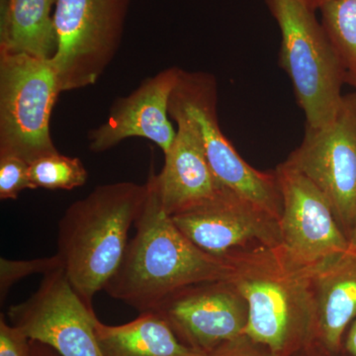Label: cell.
Masks as SVG:
<instances>
[{
  "mask_svg": "<svg viewBox=\"0 0 356 356\" xmlns=\"http://www.w3.org/2000/svg\"><path fill=\"white\" fill-rule=\"evenodd\" d=\"M170 118L187 122L220 182L280 222L282 200L275 172L245 163L220 127L216 79L205 72L180 70L168 104Z\"/></svg>",
  "mask_w": 356,
  "mask_h": 356,
  "instance_id": "5",
  "label": "cell"
},
{
  "mask_svg": "<svg viewBox=\"0 0 356 356\" xmlns=\"http://www.w3.org/2000/svg\"><path fill=\"white\" fill-rule=\"evenodd\" d=\"M285 161L325 194L350 238L356 219V92L343 96L331 123L306 127L301 144Z\"/></svg>",
  "mask_w": 356,
  "mask_h": 356,
  "instance_id": "8",
  "label": "cell"
},
{
  "mask_svg": "<svg viewBox=\"0 0 356 356\" xmlns=\"http://www.w3.org/2000/svg\"><path fill=\"white\" fill-rule=\"evenodd\" d=\"M346 83L350 84V86L356 89V74L348 72L346 74Z\"/></svg>",
  "mask_w": 356,
  "mask_h": 356,
  "instance_id": "26",
  "label": "cell"
},
{
  "mask_svg": "<svg viewBox=\"0 0 356 356\" xmlns=\"http://www.w3.org/2000/svg\"><path fill=\"white\" fill-rule=\"evenodd\" d=\"M228 280L248 305L243 336L273 356L286 353L315 329L313 271L299 266L281 245H254L225 257Z\"/></svg>",
  "mask_w": 356,
  "mask_h": 356,
  "instance_id": "3",
  "label": "cell"
},
{
  "mask_svg": "<svg viewBox=\"0 0 356 356\" xmlns=\"http://www.w3.org/2000/svg\"><path fill=\"white\" fill-rule=\"evenodd\" d=\"M62 261L56 254L50 257L30 259V261H13L0 259V302H6L7 295L18 281L24 280L32 274H47L62 267Z\"/></svg>",
  "mask_w": 356,
  "mask_h": 356,
  "instance_id": "20",
  "label": "cell"
},
{
  "mask_svg": "<svg viewBox=\"0 0 356 356\" xmlns=\"http://www.w3.org/2000/svg\"><path fill=\"white\" fill-rule=\"evenodd\" d=\"M96 337L103 356H207L187 346L156 311L140 313L120 325L95 322Z\"/></svg>",
  "mask_w": 356,
  "mask_h": 356,
  "instance_id": "16",
  "label": "cell"
},
{
  "mask_svg": "<svg viewBox=\"0 0 356 356\" xmlns=\"http://www.w3.org/2000/svg\"><path fill=\"white\" fill-rule=\"evenodd\" d=\"M302 1H303L309 8H311L312 10L316 11L318 10V9H321V7L324 6L325 2L329 1V0H302Z\"/></svg>",
  "mask_w": 356,
  "mask_h": 356,
  "instance_id": "25",
  "label": "cell"
},
{
  "mask_svg": "<svg viewBox=\"0 0 356 356\" xmlns=\"http://www.w3.org/2000/svg\"><path fill=\"white\" fill-rule=\"evenodd\" d=\"M350 242L356 245V219L355 222V226H353V233H351Z\"/></svg>",
  "mask_w": 356,
  "mask_h": 356,
  "instance_id": "27",
  "label": "cell"
},
{
  "mask_svg": "<svg viewBox=\"0 0 356 356\" xmlns=\"http://www.w3.org/2000/svg\"><path fill=\"white\" fill-rule=\"evenodd\" d=\"M30 339L0 316V356H31Z\"/></svg>",
  "mask_w": 356,
  "mask_h": 356,
  "instance_id": "22",
  "label": "cell"
},
{
  "mask_svg": "<svg viewBox=\"0 0 356 356\" xmlns=\"http://www.w3.org/2000/svg\"><path fill=\"white\" fill-rule=\"evenodd\" d=\"M154 311L180 341L206 355L243 337L248 323L247 302L227 280L182 288Z\"/></svg>",
  "mask_w": 356,
  "mask_h": 356,
  "instance_id": "11",
  "label": "cell"
},
{
  "mask_svg": "<svg viewBox=\"0 0 356 356\" xmlns=\"http://www.w3.org/2000/svg\"><path fill=\"white\" fill-rule=\"evenodd\" d=\"M172 219L196 247L220 259L254 245H281L280 222L229 189Z\"/></svg>",
  "mask_w": 356,
  "mask_h": 356,
  "instance_id": "12",
  "label": "cell"
},
{
  "mask_svg": "<svg viewBox=\"0 0 356 356\" xmlns=\"http://www.w3.org/2000/svg\"><path fill=\"white\" fill-rule=\"evenodd\" d=\"M8 317L30 341L50 346L60 356H103L95 311L77 294L63 266L44 274L37 291L11 306Z\"/></svg>",
  "mask_w": 356,
  "mask_h": 356,
  "instance_id": "10",
  "label": "cell"
},
{
  "mask_svg": "<svg viewBox=\"0 0 356 356\" xmlns=\"http://www.w3.org/2000/svg\"><path fill=\"white\" fill-rule=\"evenodd\" d=\"M257 346L259 344L250 341L248 337L243 336L222 344L207 356H264L257 350Z\"/></svg>",
  "mask_w": 356,
  "mask_h": 356,
  "instance_id": "23",
  "label": "cell"
},
{
  "mask_svg": "<svg viewBox=\"0 0 356 356\" xmlns=\"http://www.w3.org/2000/svg\"><path fill=\"white\" fill-rule=\"evenodd\" d=\"M266 1L280 26V67L291 81L306 127H325L341 105L348 72L315 11L302 0Z\"/></svg>",
  "mask_w": 356,
  "mask_h": 356,
  "instance_id": "4",
  "label": "cell"
},
{
  "mask_svg": "<svg viewBox=\"0 0 356 356\" xmlns=\"http://www.w3.org/2000/svg\"><path fill=\"white\" fill-rule=\"evenodd\" d=\"M130 0H56L57 51L50 60L62 92L97 83L120 47Z\"/></svg>",
  "mask_w": 356,
  "mask_h": 356,
  "instance_id": "7",
  "label": "cell"
},
{
  "mask_svg": "<svg viewBox=\"0 0 356 356\" xmlns=\"http://www.w3.org/2000/svg\"><path fill=\"white\" fill-rule=\"evenodd\" d=\"M147 182H115L97 186L70 204L58 222V252L67 280L93 309L97 292L118 270L128 234L147 197Z\"/></svg>",
  "mask_w": 356,
  "mask_h": 356,
  "instance_id": "2",
  "label": "cell"
},
{
  "mask_svg": "<svg viewBox=\"0 0 356 356\" xmlns=\"http://www.w3.org/2000/svg\"><path fill=\"white\" fill-rule=\"evenodd\" d=\"M56 0H0V53L50 60L57 51Z\"/></svg>",
  "mask_w": 356,
  "mask_h": 356,
  "instance_id": "17",
  "label": "cell"
},
{
  "mask_svg": "<svg viewBox=\"0 0 356 356\" xmlns=\"http://www.w3.org/2000/svg\"><path fill=\"white\" fill-rule=\"evenodd\" d=\"M180 70L172 67L161 70L145 79L131 95L116 99L106 122L89 132V149L103 153L129 138H143L165 154L177 137L168 119V104Z\"/></svg>",
  "mask_w": 356,
  "mask_h": 356,
  "instance_id": "13",
  "label": "cell"
},
{
  "mask_svg": "<svg viewBox=\"0 0 356 356\" xmlns=\"http://www.w3.org/2000/svg\"><path fill=\"white\" fill-rule=\"evenodd\" d=\"M26 189H35L29 163L16 156H0V199L14 200Z\"/></svg>",
  "mask_w": 356,
  "mask_h": 356,
  "instance_id": "21",
  "label": "cell"
},
{
  "mask_svg": "<svg viewBox=\"0 0 356 356\" xmlns=\"http://www.w3.org/2000/svg\"><path fill=\"white\" fill-rule=\"evenodd\" d=\"M118 270L105 286L112 298L140 313L154 311L173 293L201 282L228 280L229 262L196 247L175 226L159 200L154 172Z\"/></svg>",
  "mask_w": 356,
  "mask_h": 356,
  "instance_id": "1",
  "label": "cell"
},
{
  "mask_svg": "<svg viewBox=\"0 0 356 356\" xmlns=\"http://www.w3.org/2000/svg\"><path fill=\"white\" fill-rule=\"evenodd\" d=\"M315 331L329 353L343 346L346 330L356 318V245L336 261L313 271Z\"/></svg>",
  "mask_w": 356,
  "mask_h": 356,
  "instance_id": "15",
  "label": "cell"
},
{
  "mask_svg": "<svg viewBox=\"0 0 356 356\" xmlns=\"http://www.w3.org/2000/svg\"><path fill=\"white\" fill-rule=\"evenodd\" d=\"M172 120L177 124V137L165 154L163 170L154 173L159 200L170 217L208 202L228 189L213 172L191 126L179 117Z\"/></svg>",
  "mask_w": 356,
  "mask_h": 356,
  "instance_id": "14",
  "label": "cell"
},
{
  "mask_svg": "<svg viewBox=\"0 0 356 356\" xmlns=\"http://www.w3.org/2000/svg\"><path fill=\"white\" fill-rule=\"evenodd\" d=\"M344 350L350 356H356V318L348 327V334L344 339Z\"/></svg>",
  "mask_w": 356,
  "mask_h": 356,
  "instance_id": "24",
  "label": "cell"
},
{
  "mask_svg": "<svg viewBox=\"0 0 356 356\" xmlns=\"http://www.w3.org/2000/svg\"><path fill=\"white\" fill-rule=\"evenodd\" d=\"M35 189L72 191L86 184L88 173L83 161L58 153L49 154L29 165Z\"/></svg>",
  "mask_w": 356,
  "mask_h": 356,
  "instance_id": "19",
  "label": "cell"
},
{
  "mask_svg": "<svg viewBox=\"0 0 356 356\" xmlns=\"http://www.w3.org/2000/svg\"><path fill=\"white\" fill-rule=\"evenodd\" d=\"M322 25L346 72L356 74V0H329Z\"/></svg>",
  "mask_w": 356,
  "mask_h": 356,
  "instance_id": "18",
  "label": "cell"
},
{
  "mask_svg": "<svg viewBox=\"0 0 356 356\" xmlns=\"http://www.w3.org/2000/svg\"><path fill=\"white\" fill-rule=\"evenodd\" d=\"M274 172L282 200L281 247L296 264L312 271L336 261L350 242L325 194L286 161Z\"/></svg>",
  "mask_w": 356,
  "mask_h": 356,
  "instance_id": "9",
  "label": "cell"
},
{
  "mask_svg": "<svg viewBox=\"0 0 356 356\" xmlns=\"http://www.w3.org/2000/svg\"><path fill=\"white\" fill-rule=\"evenodd\" d=\"M60 93L50 60L0 53V156H16L31 165L58 153L50 121Z\"/></svg>",
  "mask_w": 356,
  "mask_h": 356,
  "instance_id": "6",
  "label": "cell"
}]
</instances>
